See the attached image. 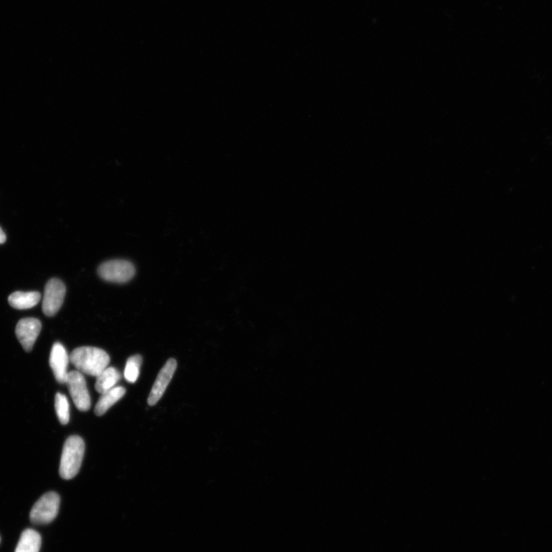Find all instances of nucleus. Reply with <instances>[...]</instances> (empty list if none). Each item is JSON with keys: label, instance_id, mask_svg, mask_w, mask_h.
Wrapping results in <instances>:
<instances>
[{"label": "nucleus", "instance_id": "8", "mask_svg": "<svg viewBox=\"0 0 552 552\" xmlns=\"http://www.w3.org/2000/svg\"><path fill=\"white\" fill-rule=\"evenodd\" d=\"M177 363L175 359H170L165 364L158 373L149 396V403L156 405L164 395L170 381H172L176 371Z\"/></svg>", "mask_w": 552, "mask_h": 552}, {"label": "nucleus", "instance_id": "9", "mask_svg": "<svg viewBox=\"0 0 552 552\" xmlns=\"http://www.w3.org/2000/svg\"><path fill=\"white\" fill-rule=\"evenodd\" d=\"M70 360L66 348L61 343H55L51 351L50 364L54 376L60 384H67Z\"/></svg>", "mask_w": 552, "mask_h": 552}, {"label": "nucleus", "instance_id": "6", "mask_svg": "<svg viewBox=\"0 0 552 552\" xmlns=\"http://www.w3.org/2000/svg\"><path fill=\"white\" fill-rule=\"evenodd\" d=\"M66 294V286L61 280L52 279L47 282L43 302V311L46 316L52 317L60 311Z\"/></svg>", "mask_w": 552, "mask_h": 552}, {"label": "nucleus", "instance_id": "15", "mask_svg": "<svg viewBox=\"0 0 552 552\" xmlns=\"http://www.w3.org/2000/svg\"><path fill=\"white\" fill-rule=\"evenodd\" d=\"M55 407L57 416L63 425H66L69 422V403L66 395L58 393L55 396Z\"/></svg>", "mask_w": 552, "mask_h": 552}, {"label": "nucleus", "instance_id": "10", "mask_svg": "<svg viewBox=\"0 0 552 552\" xmlns=\"http://www.w3.org/2000/svg\"><path fill=\"white\" fill-rule=\"evenodd\" d=\"M41 299L38 291H15L9 296L10 305L16 310H23L36 306Z\"/></svg>", "mask_w": 552, "mask_h": 552}, {"label": "nucleus", "instance_id": "17", "mask_svg": "<svg viewBox=\"0 0 552 552\" xmlns=\"http://www.w3.org/2000/svg\"><path fill=\"white\" fill-rule=\"evenodd\" d=\"M0 541H1V539H0Z\"/></svg>", "mask_w": 552, "mask_h": 552}, {"label": "nucleus", "instance_id": "1", "mask_svg": "<svg viewBox=\"0 0 552 552\" xmlns=\"http://www.w3.org/2000/svg\"><path fill=\"white\" fill-rule=\"evenodd\" d=\"M70 361L80 372L97 377L108 368L110 357L101 348L80 347L72 352Z\"/></svg>", "mask_w": 552, "mask_h": 552}, {"label": "nucleus", "instance_id": "4", "mask_svg": "<svg viewBox=\"0 0 552 552\" xmlns=\"http://www.w3.org/2000/svg\"><path fill=\"white\" fill-rule=\"evenodd\" d=\"M100 277L105 281L125 283L131 280L135 274L134 266L127 261H111L99 268Z\"/></svg>", "mask_w": 552, "mask_h": 552}, {"label": "nucleus", "instance_id": "11", "mask_svg": "<svg viewBox=\"0 0 552 552\" xmlns=\"http://www.w3.org/2000/svg\"><path fill=\"white\" fill-rule=\"evenodd\" d=\"M126 389L123 387H115L106 393L102 394L99 402L97 403L95 413L97 416H102L113 404L119 401L125 396Z\"/></svg>", "mask_w": 552, "mask_h": 552}, {"label": "nucleus", "instance_id": "12", "mask_svg": "<svg viewBox=\"0 0 552 552\" xmlns=\"http://www.w3.org/2000/svg\"><path fill=\"white\" fill-rule=\"evenodd\" d=\"M97 378L96 391L104 394L115 387L121 378L120 373L115 368H107Z\"/></svg>", "mask_w": 552, "mask_h": 552}, {"label": "nucleus", "instance_id": "5", "mask_svg": "<svg viewBox=\"0 0 552 552\" xmlns=\"http://www.w3.org/2000/svg\"><path fill=\"white\" fill-rule=\"evenodd\" d=\"M67 384L76 408L81 411H88L90 409L91 396L83 373L78 371L69 372Z\"/></svg>", "mask_w": 552, "mask_h": 552}, {"label": "nucleus", "instance_id": "3", "mask_svg": "<svg viewBox=\"0 0 552 552\" xmlns=\"http://www.w3.org/2000/svg\"><path fill=\"white\" fill-rule=\"evenodd\" d=\"M60 497L54 492H47L32 507L30 520L36 525L52 523L59 513Z\"/></svg>", "mask_w": 552, "mask_h": 552}, {"label": "nucleus", "instance_id": "2", "mask_svg": "<svg viewBox=\"0 0 552 552\" xmlns=\"http://www.w3.org/2000/svg\"><path fill=\"white\" fill-rule=\"evenodd\" d=\"M85 445L82 437L71 436L64 443L62 453L60 474L64 480H71L78 473L85 455Z\"/></svg>", "mask_w": 552, "mask_h": 552}, {"label": "nucleus", "instance_id": "13", "mask_svg": "<svg viewBox=\"0 0 552 552\" xmlns=\"http://www.w3.org/2000/svg\"><path fill=\"white\" fill-rule=\"evenodd\" d=\"M42 545V538L34 530H26L20 537L15 552H39Z\"/></svg>", "mask_w": 552, "mask_h": 552}, {"label": "nucleus", "instance_id": "16", "mask_svg": "<svg viewBox=\"0 0 552 552\" xmlns=\"http://www.w3.org/2000/svg\"><path fill=\"white\" fill-rule=\"evenodd\" d=\"M6 240V234L2 230L1 227H0V244H3Z\"/></svg>", "mask_w": 552, "mask_h": 552}, {"label": "nucleus", "instance_id": "7", "mask_svg": "<svg viewBox=\"0 0 552 552\" xmlns=\"http://www.w3.org/2000/svg\"><path fill=\"white\" fill-rule=\"evenodd\" d=\"M42 329V323L37 319L20 320L15 328V335L24 350L31 352Z\"/></svg>", "mask_w": 552, "mask_h": 552}, {"label": "nucleus", "instance_id": "14", "mask_svg": "<svg viewBox=\"0 0 552 552\" xmlns=\"http://www.w3.org/2000/svg\"><path fill=\"white\" fill-rule=\"evenodd\" d=\"M142 364V357L134 355L128 359L125 369V378L129 383H135L140 375V368Z\"/></svg>", "mask_w": 552, "mask_h": 552}]
</instances>
